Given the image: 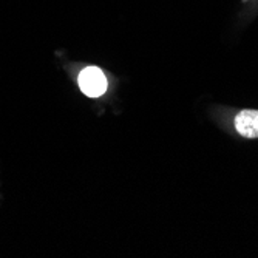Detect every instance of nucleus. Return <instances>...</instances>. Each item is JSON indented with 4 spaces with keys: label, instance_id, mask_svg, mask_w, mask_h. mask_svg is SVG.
<instances>
[{
    "label": "nucleus",
    "instance_id": "obj_2",
    "mask_svg": "<svg viewBox=\"0 0 258 258\" xmlns=\"http://www.w3.org/2000/svg\"><path fill=\"white\" fill-rule=\"evenodd\" d=\"M235 128L244 138H258V110H241L235 116Z\"/></svg>",
    "mask_w": 258,
    "mask_h": 258
},
{
    "label": "nucleus",
    "instance_id": "obj_1",
    "mask_svg": "<svg viewBox=\"0 0 258 258\" xmlns=\"http://www.w3.org/2000/svg\"><path fill=\"white\" fill-rule=\"evenodd\" d=\"M79 88L88 98H99L107 90V79L104 73L96 67H88L82 70L79 78Z\"/></svg>",
    "mask_w": 258,
    "mask_h": 258
}]
</instances>
